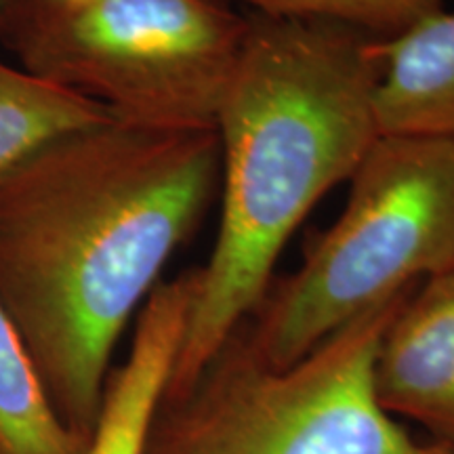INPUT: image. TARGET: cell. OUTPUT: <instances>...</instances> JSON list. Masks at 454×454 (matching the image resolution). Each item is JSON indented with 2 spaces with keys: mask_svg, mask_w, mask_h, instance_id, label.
Listing matches in <instances>:
<instances>
[{
  "mask_svg": "<svg viewBox=\"0 0 454 454\" xmlns=\"http://www.w3.org/2000/svg\"><path fill=\"white\" fill-rule=\"evenodd\" d=\"M217 130L101 122L0 175V305L57 421L90 442L130 316L211 204Z\"/></svg>",
  "mask_w": 454,
  "mask_h": 454,
  "instance_id": "obj_1",
  "label": "cell"
},
{
  "mask_svg": "<svg viewBox=\"0 0 454 454\" xmlns=\"http://www.w3.org/2000/svg\"><path fill=\"white\" fill-rule=\"evenodd\" d=\"M217 118L223 211L162 400L190 391L271 286L284 244L379 137L377 36L248 13Z\"/></svg>",
  "mask_w": 454,
  "mask_h": 454,
  "instance_id": "obj_2",
  "label": "cell"
},
{
  "mask_svg": "<svg viewBox=\"0 0 454 454\" xmlns=\"http://www.w3.org/2000/svg\"><path fill=\"white\" fill-rule=\"evenodd\" d=\"M349 179L337 223L240 326L271 368L293 366L383 299L454 270V137L379 135Z\"/></svg>",
  "mask_w": 454,
  "mask_h": 454,
  "instance_id": "obj_3",
  "label": "cell"
},
{
  "mask_svg": "<svg viewBox=\"0 0 454 454\" xmlns=\"http://www.w3.org/2000/svg\"><path fill=\"white\" fill-rule=\"evenodd\" d=\"M414 286L366 309L288 368L227 339L190 391L160 400L141 454H429L377 402L372 366Z\"/></svg>",
  "mask_w": 454,
  "mask_h": 454,
  "instance_id": "obj_4",
  "label": "cell"
},
{
  "mask_svg": "<svg viewBox=\"0 0 454 454\" xmlns=\"http://www.w3.org/2000/svg\"><path fill=\"white\" fill-rule=\"evenodd\" d=\"M247 30L221 0H26L3 34L17 66L116 122L217 130Z\"/></svg>",
  "mask_w": 454,
  "mask_h": 454,
  "instance_id": "obj_5",
  "label": "cell"
},
{
  "mask_svg": "<svg viewBox=\"0 0 454 454\" xmlns=\"http://www.w3.org/2000/svg\"><path fill=\"white\" fill-rule=\"evenodd\" d=\"M372 385L391 419L454 448V270L419 284L389 322Z\"/></svg>",
  "mask_w": 454,
  "mask_h": 454,
  "instance_id": "obj_6",
  "label": "cell"
},
{
  "mask_svg": "<svg viewBox=\"0 0 454 454\" xmlns=\"http://www.w3.org/2000/svg\"><path fill=\"white\" fill-rule=\"evenodd\" d=\"M198 288V270L156 284L145 299L122 366L106 381L98 427L87 454H141L167 389L187 316Z\"/></svg>",
  "mask_w": 454,
  "mask_h": 454,
  "instance_id": "obj_7",
  "label": "cell"
},
{
  "mask_svg": "<svg viewBox=\"0 0 454 454\" xmlns=\"http://www.w3.org/2000/svg\"><path fill=\"white\" fill-rule=\"evenodd\" d=\"M374 93L381 135L454 137V13L435 11L391 38H377Z\"/></svg>",
  "mask_w": 454,
  "mask_h": 454,
  "instance_id": "obj_8",
  "label": "cell"
},
{
  "mask_svg": "<svg viewBox=\"0 0 454 454\" xmlns=\"http://www.w3.org/2000/svg\"><path fill=\"white\" fill-rule=\"evenodd\" d=\"M110 121L101 106L0 55V175L44 141Z\"/></svg>",
  "mask_w": 454,
  "mask_h": 454,
  "instance_id": "obj_9",
  "label": "cell"
},
{
  "mask_svg": "<svg viewBox=\"0 0 454 454\" xmlns=\"http://www.w3.org/2000/svg\"><path fill=\"white\" fill-rule=\"evenodd\" d=\"M57 421L13 322L0 305V454H87Z\"/></svg>",
  "mask_w": 454,
  "mask_h": 454,
  "instance_id": "obj_10",
  "label": "cell"
},
{
  "mask_svg": "<svg viewBox=\"0 0 454 454\" xmlns=\"http://www.w3.org/2000/svg\"><path fill=\"white\" fill-rule=\"evenodd\" d=\"M261 15L284 20L333 21L366 32L377 38H391L419 20L442 9V0H242Z\"/></svg>",
  "mask_w": 454,
  "mask_h": 454,
  "instance_id": "obj_11",
  "label": "cell"
},
{
  "mask_svg": "<svg viewBox=\"0 0 454 454\" xmlns=\"http://www.w3.org/2000/svg\"><path fill=\"white\" fill-rule=\"evenodd\" d=\"M26 0H0V34L9 26V21L17 15V11L24 7Z\"/></svg>",
  "mask_w": 454,
  "mask_h": 454,
  "instance_id": "obj_12",
  "label": "cell"
},
{
  "mask_svg": "<svg viewBox=\"0 0 454 454\" xmlns=\"http://www.w3.org/2000/svg\"><path fill=\"white\" fill-rule=\"evenodd\" d=\"M429 454H454V448L452 446H446V444H440V442H435L434 450Z\"/></svg>",
  "mask_w": 454,
  "mask_h": 454,
  "instance_id": "obj_13",
  "label": "cell"
},
{
  "mask_svg": "<svg viewBox=\"0 0 454 454\" xmlns=\"http://www.w3.org/2000/svg\"><path fill=\"white\" fill-rule=\"evenodd\" d=\"M51 3H61V4H76V3H84V0H51Z\"/></svg>",
  "mask_w": 454,
  "mask_h": 454,
  "instance_id": "obj_14",
  "label": "cell"
}]
</instances>
